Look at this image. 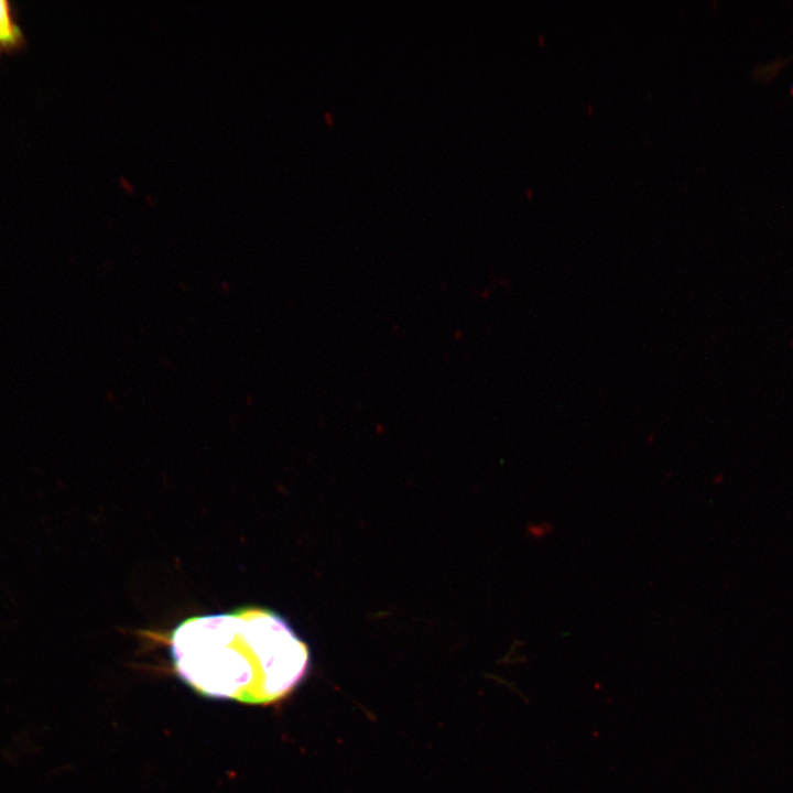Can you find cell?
<instances>
[{
	"instance_id": "obj_2",
	"label": "cell",
	"mask_w": 793,
	"mask_h": 793,
	"mask_svg": "<svg viewBox=\"0 0 793 793\" xmlns=\"http://www.w3.org/2000/svg\"><path fill=\"white\" fill-rule=\"evenodd\" d=\"M26 40L11 1L0 0V55L25 47Z\"/></svg>"
},
{
	"instance_id": "obj_1",
	"label": "cell",
	"mask_w": 793,
	"mask_h": 793,
	"mask_svg": "<svg viewBox=\"0 0 793 793\" xmlns=\"http://www.w3.org/2000/svg\"><path fill=\"white\" fill-rule=\"evenodd\" d=\"M169 644L176 674L195 692L248 704L284 697L309 663L307 645L264 608L191 617L172 630Z\"/></svg>"
}]
</instances>
